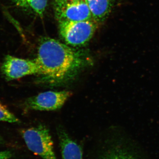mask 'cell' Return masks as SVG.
I'll use <instances>...</instances> for the list:
<instances>
[{
  "mask_svg": "<svg viewBox=\"0 0 159 159\" xmlns=\"http://www.w3.org/2000/svg\"><path fill=\"white\" fill-rule=\"evenodd\" d=\"M1 70L4 77L8 81L28 75L38 74L39 71L34 60L23 59L9 55L5 57Z\"/></svg>",
  "mask_w": 159,
  "mask_h": 159,
  "instance_id": "obj_6",
  "label": "cell"
},
{
  "mask_svg": "<svg viewBox=\"0 0 159 159\" xmlns=\"http://www.w3.org/2000/svg\"><path fill=\"white\" fill-rule=\"evenodd\" d=\"M27 0H13L15 4L17 6L21 7H25Z\"/></svg>",
  "mask_w": 159,
  "mask_h": 159,
  "instance_id": "obj_13",
  "label": "cell"
},
{
  "mask_svg": "<svg viewBox=\"0 0 159 159\" xmlns=\"http://www.w3.org/2000/svg\"><path fill=\"white\" fill-rule=\"evenodd\" d=\"M63 159H83L81 147L62 129L57 131Z\"/></svg>",
  "mask_w": 159,
  "mask_h": 159,
  "instance_id": "obj_7",
  "label": "cell"
},
{
  "mask_svg": "<svg viewBox=\"0 0 159 159\" xmlns=\"http://www.w3.org/2000/svg\"><path fill=\"white\" fill-rule=\"evenodd\" d=\"M48 0H27L25 8H30L36 14L42 17Z\"/></svg>",
  "mask_w": 159,
  "mask_h": 159,
  "instance_id": "obj_10",
  "label": "cell"
},
{
  "mask_svg": "<svg viewBox=\"0 0 159 159\" xmlns=\"http://www.w3.org/2000/svg\"><path fill=\"white\" fill-rule=\"evenodd\" d=\"M11 156L12 153L9 151H5L0 152V159H8Z\"/></svg>",
  "mask_w": 159,
  "mask_h": 159,
  "instance_id": "obj_12",
  "label": "cell"
},
{
  "mask_svg": "<svg viewBox=\"0 0 159 159\" xmlns=\"http://www.w3.org/2000/svg\"><path fill=\"white\" fill-rule=\"evenodd\" d=\"M92 17L97 23L102 22L109 15L117 0H85Z\"/></svg>",
  "mask_w": 159,
  "mask_h": 159,
  "instance_id": "obj_8",
  "label": "cell"
},
{
  "mask_svg": "<svg viewBox=\"0 0 159 159\" xmlns=\"http://www.w3.org/2000/svg\"><path fill=\"white\" fill-rule=\"evenodd\" d=\"M2 141V139H1V137H0V142Z\"/></svg>",
  "mask_w": 159,
  "mask_h": 159,
  "instance_id": "obj_14",
  "label": "cell"
},
{
  "mask_svg": "<svg viewBox=\"0 0 159 159\" xmlns=\"http://www.w3.org/2000/svg\"><path fill=\"white\" fill-rule=\"evenodd\" d=\"M101 159H137L127 151L120 148H112L103 155Z\"/></svg>",
  "mask_w": 159,
  "mask_h": 159,
  "instance_id": "obj_9",
  "label": "cell"
},
{
  "mask_svg": "<svg viewBox=\"0 0 159 159\" xmlns=\"http://www.w3.org/2000/svg\"><path fill=\"white\" fill-rule=\"evenodd\" d=\"M22 135L28 148L43 159H56L54 143L48 129L40 125L23 131Z\"/></svg>",
  "mask_w": 159,
  "mask_h": 159,
  "instance_id": "obj_3",
  "label": "cell"
},
{
  "mask_svg": "<svg viewBox=\"0 0 159 159\" xmlns=\"http://www.w3.org/2000/svg\"><path fill=\"white\" fill-rule=\"evenodd\" d=\"M0 121L9 122V123H18L20 122L18 119L10 111L6 105L0 102Z\"/></svg>",
  "mask_w": 159,
  "mask_h": 159,
  "instance_id": "obj_11",
  "label": "cell"
},
{
  "mask_svg": "<svg viewBox=\"0 0 159 159\" xmlns=\"http://www.w3.org/2000/svg\"><path fill=\"white\" fill-rule=\"evenodd\" d=\"M34 61L39 82L53 86L70 81L90 61L84 52L50 37L41 39Z\"/></svg>",
  "mask_w": 159,
  "mask_h": 159,
  "instance_id": "obj_1",
  "label": "cell"
},
{
  "mask_svg": "<svg viewBox=\"0 0 159 159\" xmlns=\"http://www.w3.org/2000/svg\"><path fill=\"white\" fill-rule=\"evenodd\" d=\"M54 10L58 22L93 19L85 0H55Z\"/></svg>",
  "mask_w": 159,
  "mask_h": 159,
  "instance_id": "obj_4",
  "label": "cell"
},
{
  "mask_svg": "<svg viewBox=\"0 0 159 159\" xmlns=\"http://www.w3.org/2000/svg\"><path fill=\"white\" fill-rule=\"evenodd\" d=\"M71 95V92L67 91H47L27 99L25 106L31 110H57L62 107Z\"/></svg>",
  "mask_w": 159,
  "mask_h": 159,
  "instance_id": "obj_5",
  "label": "cell"
},
{
  "mask_svg": "<svg viewBox=\"0 0 159 159\" xmlns=\"http://www.w3.org/2000/svg\"><path fill=\"white\" fill-rule=\"evenodd\" d=\"M94 20L71 22H58L61 37L66 44L73 48L80 47L89 42L98 27Z\"/></svg>",
  "mask_w": 159,
  "mask_h": 159,
  "instance_id": "obj_2",
  "label": "cell"
}]
</instances>
